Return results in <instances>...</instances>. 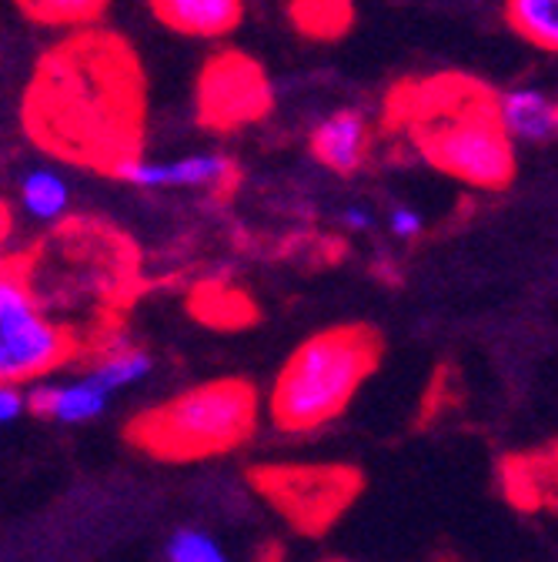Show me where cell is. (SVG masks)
I'll use <instances>...</instances> for the list:
<instances>
[{
    "label": "cell",
    "mask_w": 558,
    "mask_h": 562,
    "mask_svg": "<svg viewBox=\"0 0 558 562\" xmlns=\"http://www.w3.org/2000/svg\"><path fill=\"white\" fill-rule=\"evenodd\" d=\"M148 78L134 44L111 27L50 44L24 88L21 121L37 148L101 175L141 155Z\"/></svg>",
    "instance_id": "1"
},
{
    "label": "cell",
    "mask_w": 558,
    "mask_h": 562,
    "mask_svg": "<svg viewBox=\"0 0 558 562\" xmlns=\"http://www.w3.org/2000/svg\"><path fill=\"white\" fill-rule=\"evenodd\" d=\"M388 124L432 168L471 188H505L515 175L512 140L496 94L465 75L405 81L388 94Z\"/></svg>",
    "instance_id": "2"
},
{
    "label": "cell",
    "mask_w": 558,
    "mask_h": 562,
    "mask_svg": "<svg viewBox=\"0 0 558 562\" xmlns=\"http://www.w3.org/2000/svg\"><path fill=\"white\" fill-rule=\"evenodd\" d=\"M382 362V338L372 325H334L308 335L277 369L264 412L277 432H318L355 402Z\"/></svg>",
    "instance_id": "3"
},
{
    "label": "cell",
    "mask_w": 558,
    "mask_h": 562,
    "mask_svg": "<svg viewBox=\"0 0 558 562\" xmlns=\"http://www.w3.org/2000/svg\"><path fill=\"white\" fill-rule=\"evenodd\" d=\"M261 408L251 382L207 379L130 415L124 439L158 462H204L248 446L261 426Z\"/></svg>",
    "instance_id": "4"
},
{
    "label": "cell",
    "mask_w": 558,
    "mask_h": 562,
    "mask_svg": "<svg viewBox=\"0 0 558 562\" xmlns=\"http://www.w3.org/2000/svg\"><path fill=\"white\" fill-rule=\"evenodd\" d=\"M84 338L50 315L21 261H0V385H37L81 359Z\"/></svg>",
    "instance_id": "5"
},
{
    "label": "cell",
    "mask_w": 558,
    "mask_h": 562,
    "mask_svg": "<svg viewBox=\"0 0 558 562\" xmlns=\"http://www.w3.org/2000/svg\"><path fill=\"white\" fill-rule=\"evenodd\" d=\"M251 488L305 536L331 529L362 492V475L341 462H264L248 472Z\"/></svg>",
    "instance_id": "6"
},
{
    "label": "cell",
    "mask_w": 558,
    "mask_h": 562,
    "mask_svg": "<svg viewBox=\"0 0 558 562\" xmlns=\"http://www.w3.org/2000/svg\"><path fill=\"white\" fill-rule=\"evenodd\" d=\"M274 108V88L261 60L244 50L212 54L194 81V114L204 127L238 131L258 124Z\"/></svg>",
    "instance_id": "7"
},
{
    "label": "cell",
    "mask_w": 558,
    "mask_h": 562,
    "mask_svg": "<svg viewBox=\"0 0 558 562\" xmlns=\"http://www.w3.org/2000/svg\"><path fill=\"white\" fill-rule=\"evenodd\" d=\"M238 168L228 155L221 151H194L181 158H127L114 168L111 178L145 188V191H164V188H181V191H221L235 181Z\"/></svg>",
    "instance_id": "8"
},
{
    "label": "cell",
    "mask_w": 558,
    "mask_h": 562,
    "mask_svg": "<svg viewBox=\"0 0 558 562\" xmlns=\"http://www.w3.org/2000/svg\"><path fill=\"white\" fill-rule=\"evenodd\" d=\"M111 405V395L94 385L84 372L67 375V379H44L31 385L27 392V412L37 418L57 422V426H88V422L101 418Z\"/></svg>",
    "instance_id": "9"
},
{
    "label": "cell",
    "mask_w": 558,
    "mask_h": 562,
    "mask_svg": "<svg viewBox=\"0 0 558 562\" xmlns=\"http://www.w3.org/2000/svg\"><path fill=\"white\" fill-rule=\"evenodd\" d=\"M148 11L161 27L181 37L221 41L241 27L244 0H148Z\"/></svg>",
    "instance_id": "10"
},
{
    "label": "cell",
    "mask_w": 558,
    "mask_h": 562,
    "mask_svg": "<svg viewBox=\"0 0 558 562\" xmlns=\"http://www.w3.org/2000/svg\"><path fill=\"white\" fill-rule=\"evenodd\" d=\"M372 151V127L362 111H334L311 131V155L334 175H355Z\"/></svg>",
    "instance_id": "11"
},
{
    "label": "cell",
    "mask_w": 558,
    "mask_h": 562,
    "mask_svg": "<svg viewBox=\"0 0 558 562\" xmlns=\"http://www.w3.org/2000/svg\"><path fill=\"white\" fill-rule=\"evenodd\" d=\"M496 111L505 137L522 140V145H538V140L558 137V101L535 88H515L496 94Z\"/></svg>",
    "instance_id": "12"
},
{
    "label": "cell",
    "mask_w": 558,
    "mask_h": 562,
    "mask_svg": "<svg viewBox=\"0 0 558 562\" xmlns=\"http://www.w3.org/2000/svg\"><path fill=\"white\" fill-rule=\"evenodd\" d=\"M505 492L522 509H551L558 513V446L505 459L502 465Z\"/></svg>",
    "instance_id": "13"
},
{
    "label": "cell",
    "mask_w": 558,
    "mask_h": 562,
    "mask_svg": "<svg viewBox=\"0 0 558 562\" xmlns=\"http://www.w3.org/2000/svg\"><path fill=\"white\" fill-rule=\"evenodd\" d=\"M11 4L37 27L75 34L101 27L114 0H11Z\"/></svg>",
    "instance_id": "14"
},
{
    "label": "cell",
    "mask_w": 558,
    "mask_h": 562,
    "mask_svg": "<svg viewBox=\"0 0 558 562\" xmlns=\"http://www.w3.org/2000/svg\"><path fill=\"white\" fill-rule=\"evenodd\" d=\"M21 211L34 222L57 225L67 211H71V181H67L57 168H31L24 171L18 184Z\"/></svg>",
    "instance_id": "15"
},
{
    "label": "cell",
    "mask_w": 558,
    "mask_h": 562,
    "mask_svg": "<svg viewBox=\"0 0 558 562\" xmlns=\"http://www.w3.org/2000/svg\"><path fill=\"white\" fill-rule=\"evenodd\" d=\"M155 372V359L141 345H107L94 362H88L84 375L101 385L111 398L117 392H127L134 385H141Z\"/></svg>",
    "instance_id": "16"
},
{
    "label": "cell",
    "mask_w": 558,
    "mask_h": 562,
    "mask_svg": "<svg viewBox=\"0 0 558 562\" xmlns=\"http://www.w3.org/2000/svg\"><path fill=\"white\" fill-rule=\"evenodd\" d=\"M288 18L295 31L311 41H338L355 21L352 0H288Z\"/></svg>",
    "instance_id": "17"
},
{
    "label": "cell",
    "mask_w": 558,
    "mask_h": 562,
    "mask_svg": "<svg viewBox=\"0 0 558 562\" xmlns=\"http://www.w3.org/2000/svg\"><path fill=\"white\" fill-rule=\"evenodd\" d=\"M505 21L528 44L558 54V0H505Z\"/></svg>",
    "instance_id": "18"
},
{
    "label": "cell",
    "mask_w": 558,
    "mask_h": 562,
    "mask_svg": "<svg viewBox=\"0 0 558 562\" xmlns=\"http://www.w3.org/2000/svg\"><path fill=\"white\" fill-rule=\"evenodd\" d=\"M164 559L168 562H231L221 539H215L212 532L197 529V526H184V529L171 532V539L164 546Z\"/></svg>",
    "instance_id": "19"
},
{
    "label": "cell",
    "mask_w": 558,
    "mask_h": 562,
    "mask_svg": "<svg viewBox=\"0 0 558 562\" xmlns=\"http://www.w3.org/2000/svg\"><path fill=\"white\" fill-rule=\"evenodd\" d=\"M422 228H425V218L418 215V211H414L411 204H395V207L388 211V232H391L395 238L411 241V238L422 235Z\"/></svg>",
    "instance_id": "20"
},
{
    "label": "cell",
    "mask_w": 558,
    "mask_h": 562,
    "mask_svg": "<svg viewBox=\"0 0 558 562\" xmlns=\"http://www.w3.org/2000/svg\"><path fill=\"white\" fill-rule=\"evenodd\" d=\"M24 412H27V389L0 385V426H14Z\"/></svg>",
    "instance_id": "21"
},
{
    "label": "cell",
    "mask_w": 558,
    "mask_h": 562,
    "mask_svg": "<svg viewBox=\"0 0 558 562\" xmlns=\"http://www.w3.org/2000/svg\"><path fill=\"white\" fill-rule=\"evenodd\" d=\"M341 222L352 228V232H372L375 218H372V211L362 207V204H352V207H344L341 211Z\"/></svg>",
    "instance_id": "22"
},
{
    "label": "cell",
    "mask_w": 558,
    "mask_h": 562,
    "mask_svg": "<svg viewBox=\"0 0 558 562\" xmlns=\"http://www.w3.org/2000/svg\"><path fill=\"white\" fill-rule=\"evenodd\" d=\"M11 232H14V215H11V207H8V201H4V198H0V248H4V245H8Z\"/></svg>",
    "instance_id": "23"
},
{
    "label": "cell",
    "mask_w": 558,
    "mask_h": 562,
    "mask_svg": "<svg viewBox=\"0 0 558 562\" xmlns=\"http://www.w3.org/2000/svg\"><path fill=\"white\" fill-rule=\"evenodd\" d=\"M328 562H348V559H328Z\"/></svg>",
    "instance_id": "24"
}]
</instances>
